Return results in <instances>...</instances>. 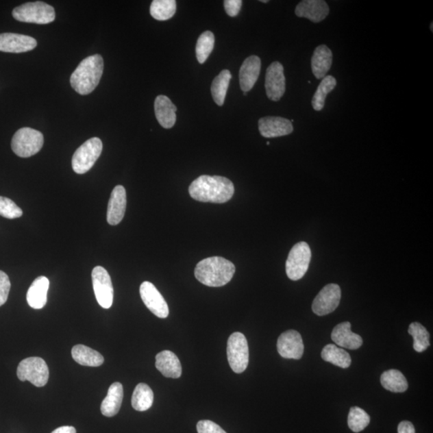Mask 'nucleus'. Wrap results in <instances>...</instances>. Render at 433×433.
Segmentation results:
<instances>
[{"instance_id":"7ed1b4c3","label":"nucleus","mask_w":433,"mask_h":433,"mask_svg":"<svg viewBox=\"0 0 433 433\" xmlns=\"http://www.w3.org/2000/svg\"><path fill=\"white\" fill-rule=\"evenodd\" d=\"M103 72L101 55H93L83 60L70 78L71 86L81 95H88L95 90Z\"/></svg>"},{"instance_id":"f03ea898","label":"nucleus","mask_w":433,"mask_h":433,"mask_svg":"<svg viewBox=\"0 0 433 433\" xmlns=\"http://www.w3.org/2000/svg\"><path fill=\"white\" fill-rule=\"evenodd\" d=\"M235 273L234 263L222 257H210L196 266L195 275L201 284L211 287L227 285Z\"/></svg>"},{"instance_id":"a878e982","label":"nucleus","mask_w":433,"mask_h":433,"mask_svg":"<svg viewBox=\"0 0 433 433\" xmlns=\"http://www.w3.org/2000/svg\"><path fill=\"white\" fill-rule=\"evenodd\" d=\"M72 356L77 363L82 366L100 367L105 361L100 352L82 345L73 347Z\"/></svg>"},{"instance_id":"c9c22d12","label":"nucleus","mask_w":433,"mask_h":433,"mask_svg":"<svg viewBox=\"0 0 433 433\" xmlns=\"http://www.w3.org/2000/svg\"><path fill=\"white\" fill-rule=\"evenodd\" d=\"M23 210L15 202L5 197H0V216L9 219L21 218Z\"/></svg>"},{"instance_id":"6ab92c4d","label":"nucleus","mask_w":433,"mask_h":433,"mask_svg":"<svg viewBox=\"0 0 433 433\" xmlns=\"http://www.w3.org/2000/svg\"><path fill=\"white\" fill-rule=\"evenodd\" d=\"M329 7L323 0H304L295 8V15L307 18L313 23H319L328 16Z\"/></svg>"},{"instance_id":"bb28decb","label":"nucleus","mask_w":433,"mask_h":433,"mask_svg":"<svg viewBox=\"0 0 433 433\" xmlns=\"http://www.w3.org/2000/svg\"><path fill=\"white\" fill-rule=\"evenodd\" d=\"M153 392L147 384L136 385L132 397V406L136 411L145 412L152 407L153 403Z\"/></svg>"},{"instance_id":"ddd939ff","label":"nucleus","mask_w":433,"mask_h":433,"mask_svg":"<svg viewBox=\"0 0 433 433\" xmlns=\"http://www.w3.org/2000/svg\"><path fill=\"white\" fill-rule=\"evenodd\" d=\"M284 66L277 61L267 68L265 88L267 97L273 101H279L286 91V79Z\"/></svg>"},{"instance_id":"4be33fe9","label":"nucleus","mask_w":433,"mask_h":433,"mask_svg":"<svg viewBox=\"0 0 433 433\" xmlns=\"http://www.w3.org/2000/svg\"><path fill=\"white\" fill-rule=\"evenodd\" d=\"M49 280L45 276H40L33 281L27 290V301L28 305L33 309H42L48 300Z\"/></svg>"},{"instance_id":"6e6552de","label":"nucleus","mask_w":433,"mask_h":433,"mask_svg":"<svg viewBox=\"0 0 433 433\" xmlns=\"http://www.w3.org/2000/svg\"><path fill=\"white\" fill-rule=\"evenodd\" d=\"M17 376L23 382L28 380L36 387H44L49 379V367L42 358H27L18 364Z\"/></svg>"},{"instance_id":"0eeeda50","label":"nucleus","mask_w":433,"mask_h":433,"mask_svg":"<svg viewBox=\"0 0 433 433\" xmlns=\"http://www.w3.org/2000/svg\"><path fill=\"white\" fill-rule=\"evenodd\" d=\"M310 260L312 251L309 245L305 242L295 244L290 249L286 262L287 277L293 281L302 279L308 270Z\"/></svg>"},{"instance_id":"412c9836","label":"nucleus","mask_w":433,"mask_h":433,"mask_svg":"<svg viewBox=\"0 0 433 433\" xmlns=\"http://www.w3.org/2000/svg\"><path fill=\"white\" fill-rule=\"evenodd\" d=\"M156 119L164 129H171L175 125L177 108L166 96L160 95L154 102Z\"/></svg>"},{"instance_id":"72a5a7b5","label":"nucleus","mask_w":433,"mask_h":433,"mask_svg":"<svg viewBox=\"0 0 433 433\" xmlns=\"http://www.w3.org/2000/svg\"><path fill=\"white\" fill-rule=\"evenodd\" d=\"M214 47V35L210 31H206L199 36L197 41L196 55L200 64H204L213 51Z\"/></svg>"},{"instance_id":"f3484780","label":"nucleus","mask_w":433,"mask_h":433,"mask_svg":"<svg viewBox=\"0 0 433 433\" xmlns=\"http://www.w3.org/2000/svg\"><path fill=\"white\" fill-rule=\"evenodd\" d=\"M261 59L257 55H251L245 60L239 71V83L243 92L251 91L260 77Z\"/></svg>"},{"instance_id":"7c9ffc66","label":"nucleus","mask_w":433,"mask_h":433,"mask_svg":"<svg viewBox=\"0 0 433 433\" xmlns=\"http://www.w3.org/2000/svg\"><path fill=\"white\" fill-rule=\"evenodd\" d=\"M177 10L175 0H153L150 6V14L155 20L168 21L174 16Z\"/></svg>"},{"instance_id":"1a4fd4ad","label":"nucleus","mask_w":433,"mask_h":433,"mask_svg":"<svg viewBox=\"0 0 433 433\" xmlns=\"http://www.w3.org/2000/svg\"><path fill=\"white\" fill-rule=\"evenodd\" d=\"M227 357L230 368L235 373H243L249 364V346L243 333L234 332L227 343Z\"/></svg>"},{"instance_id":"39448f33","label":"nucleus","mask_w":433,"mask_h":433,"mask_svg":"<svg viewBox=\"0 0 433 433\" xmlns=\"http://www.w3.org/2000/svg\"><path fill=\"white\" fill-rule=\"evenodd\" d=\"M44 135L40 131L25 127L14 134L12 151L18 157L27 158L38 153L44 145Z\"/></svg>"},{"instance_id":"f257e3e1","label":"nucleus","mask_w":433,"mask_h":433,"mask_svg":"<svg viewBox=\"0 0 433 433\" xmlns=\"http://www.w3.org/2000/svg\"><path fill=\"white\" fill-rule=\"evenodd\" d=\"M189 193L196 201L222 204L232 199L234 186L227 177L202 175L191 183Z\"/></svg>"},{"instance_id":"c85d7f7f","label":"nucleus","mask_w":433,"mask_h":433,"mask_svg":"<svg viewBox=\"0 0 433 433\" xmlns=\"http://www.w3.org/2000/svg\"><path fill=\"white\" fill-rule=\"evenodd\" d=\"M380 382L383 387L390 392L404 393L408 388V381L401 371L388 370L381 375Z\"/></svg>"},{"instance_id":"dca6fc26","label":"nucleus","mask_w":433,"mask_h":433,"mask_svg":"<svg viewBox=\"0 0 433 433\" xmlns=\"http://www.w3.org/2000/svg\"><path fill=\"white\" fill-rule=\"evenodd\" d=\"M258 129L266 138H279L293 133V125L288 119L280 116H266L258 121Z\"/></svg>"},{"instance_id":"37998d69","label":"nucleus","mask_w":433,"mask_h":433,"mask_svg":"<svg viewBox=\"0 0 433 433\" xmlns=\"http://www.w3.org/2000/svg\"><path fill=\"white\" fill-rule=\"evenodd\" d=\"M432 26H433V23H431V31H432V32H433V29H432Z\"/></svg>"},{"instance_id":"ea45409f","label":"nucleus","mask_w":433,"mask_h":433,"mask_svg":"<svg viewBox=\"0 0 433 433\" xmlns=\"http://www.w3.org/2000/svg\"><path fill=\"white\" fill-rule=\"evenodd\" d=\"M398 433H416L415 428L409 421H402L398 425Z\"/></svg>"},{"instance_id":"2eb2a0df","label":"nucleus","mask_w":433,"mask_h":433,"mask_svg":"<svg viewBox=\"0 0 433 433\" xmlns=\"http://www.w3.org/2000/svg\"><path fill=\"white\" fill-rule=\"evenodd\" d=\"M37 41L33 37L16 33L0 34V51L23 53L36 48Z\"/></svg>"},{"instance_id":"a211bd4d","label":"nucleus","mask_w":433,"mask_h":433,"mask_svg":"<svg viewBox=\"0 0 433 433\" xmlns=\"http://www.w3.org/2000/svg\"><path fill=\"white\" fill-rule=\"evenodd\" d=\"M127 205L124 186H116L112 190L107 211V221L111 225H119L123 219Z\"/></svg>"},{"instance_id":"79ce46f5","label":"nucleus","mask_w":433,"mask_h":433,"mask_svg":"<svg viewBox=\"0 0 433 433\" xmlns=\"http://www.w3.org/2000/svg\"><path fill=\"white\" fill-rule=\"evenodd\" d=\"M261 2H262V3H268V2H269V1H267V0H262V1H261Z\"/></svg>"},{"instance_id":"9b49d317","label":"nucleus","mask_w":433,"mask_h":433,"mask_svg":"<svg viewBox=\"0 0 433 433\" xmlns=\"http://www.w3.org/2000/svg\"><path fill=\"white\" fill-rule=\"evenodd\" d=\"M341 289L337 284L325 286L312 304V310L319 317H323L334 312L340 305Z\"/></svg>"},{"instance_id":"9d476101","label":"nucleus","mask_w":433,"mask_h":433,"mask_svg":"<svg viewBox=\"0 0 433 433\" xmlns=\"http://www.w3.org/2000/svg\"><path fill=\"white\" fill-rule=\"evenodd\" d=\"M94 293L99 305L105 309H110L114 303V286L111 277L105 268L98 266L92 272Z\"/></svg>"},{"instance_id":"a19ab883","label":"nucleus","mask_w":433,"mask_h":433,"mask_svg":"<svg viewBox=\"0 0 433 433\" xmlns=\"http://www.w3.org/2000/svg\"><path fill=\"white\" fill-rule=\"evenodd\" d=\"M51 433H77L76 428L73 426H62L56 428Z\"/></svg>"},{"instance_id":"58836bf2","label":"nucleus","mask_w":433,"mask_h":433,"mask_svg":"<svg viewBox=\"0 0 433 433\" xmlns=\"http://www.w3.org/2000/svg\"><path fill=\"white\" fill-rule=\"evenodd\" d=\"M243 5V1L241 0H225L224 7L225 12L227 15L232 17H235L238 15L240 10Z\"/></svg>"},{"instance_id":"f8f14e48","label":"nucleus","mask_w":433,"mask_h":433,"mask_svg":"<svg viewBox=\"0 0 433 433\" xmlns=\"http://www.w3.org/2000/svg\"><path fill=\"white\" fill-rule=\"evenodd\" d=\"M140 295L143 303L158 318L168 317L169 310L166 301L151 282L145 281L140 286Z\"/></svg>"},{"instance_id":"4468645a","label":"nucleus","mask_w":433,"mask_h":433,"mask_svg":"<svg viewBox=\"0 0 433 433\" xmlns=\"http://www.w3.org/2000/svg\"><path fill=\"white\" fill-rule=\"evenodd\" d=\"M277 349L280 355L285 359H301L304 351L302 336L295 330L282 333L277 340Z\"/></svg>"},{"instance_id":"cd10ccee","label":"nucleus","mask_w":433,"mask_h":433,"mask_svg":"<svg viewBox=\"0 0 433 433\" xmlns=\"http://www.w3.org/2000/svg\"><path fill=\"white\" fill-rule=\"evenodd\" d=\"M323 360L342 369L349 368L351 358L349 353L335 345H328L323 347L321 352Z\"/></svg>"},{"instance_id":"473e14b6","label":"nucleus","mask_w":433,"mask_h":433,"mask_svg":"<svg viewBox=\"0 0 433 433\" xmlns=\"http://www.w3.org/2000/svg\"><path fill=\"white\" fill-rule=\"evenodd\" d=\"M336 78L332 76L325 77L323 79L312 99V107L315 111L323 110L327 94L336 88Z\"/></svg>"},{"instance_id":"e433bc0d","label":"nucleus","mask_w":433,"mask_h":433,"mask_svg":"<svg viewBox=\"0 0 433 433\" xmlns=\"http://www.w3.org/2000/svg\"><path fill=\"white\" fill-rule=\"evenodd\" d=\"M10 289V280L6 273L0 271V307L7 302Z\"/></svg>"},{"instance_id":"b1692460","label":"nucleus","mask_w":433,"mask_h":433,"mask_svg":"<svg viewBox=\"0 0 433 433\" xmlns=\"http://www.w3.org/2000/svg\"><path fill=\"white\" fill-rule=\"evenodd\" d=\"M124 397L123 386L119 382L111 384L106 397L103 399L101 411L103 416L112 417L119 412Z\"/></svg>"},{"instance_id":"f704fd0d","label":"nucleus","mask_w":433,"mask_h":433,"mask_svg":"<svg viewBox=\"0 0 433 433\" xmlns=\"http://www.w3.org/2000/svg\"><path fill=\"white\" fill-rule=\"evenodd\" d=\"M370 417L363 409L359 407H352L348 414L347 423L350 430L354 432L363 431L369 426Z\"/></svg>"},{"instance_id":"393cba45","label":"nucleus","mask_w":433,"mask_h":433,"mask_svg":"<svg viewBox=\"0 0 433 433\" xmlns=\"http://www.w3.org/2000/svg\"><path fill=\"white\" fill-rule=\"evenodd\" d=\"M332 51L326 45H320L315 49L312 58V69L314 76L319 79L326 77L332 65Z\"/></svg>"},{"instance_id":"4c0bfd02","label":"nucleus","mask_w":433,"mask_h":433,"mask_svg":"<svg viewBox=\"0 0 433 433\" xmlns=\"http://www.w3.org/2000/svg\"><path fill=\"white\" fill-rule=\"evenodd\" d=\"M197 430L199 433H227L219 425L210 421H200L197 423Z\"/></svg>"},{"instance_id":"20e7f679","label":"nucleus","mask_w":433,"mask_h":433,"mask_svg":"<svg viewBox=\"0 0 433 433\" xmlns=\"http://www.w3.org/2000/svg\"><path fill=\"white\" fill-rule=\"evenodd\" d=\"M12 16L17 21L48 25L55 20V9L49 4L37 1L22 4L14 9Z\"/></svg>"},{"instance_id":"c756f323","label":"nucleus","mask_w":433,"mask_h":433,"mask_svg":"<svg viewBox=\"0 0 433 433\" xmlns=\"http://www.w3.org/2000/svg\"><path fill=\"white\" fill-rule=\"evenodd\" d=\"M232 73L227 69L223 70L212 83L211 94L214 102L219 106H223L229 88Z\"/></svg>"},{"instance_id":"2f4dec72","label":"nucleus","mask_w":433,"mask_h":433,"mask_svg":"<svg viewBox=\"0 0 433 433\" xmlns=\"http://www.w3.org/2000/svg\"><path fill=\"white\" fill-rule=\"evenodd\" d=\"M408 333L413 338V348L417 352H423L430 346V336L422 324L414 322L408 328Z\"/></svg>"},{"instance_id":"aec40b11","label":"nucleus","mask_w":433,"mask_h":433,"mask_svg":"<svg viewBox=\"0 0 433 433\" xmlns=\"http://www.w3.org/2000/svg\"><path fill=\"white\" fill-rule=\"evenodd\" d=\"M351 325L349 322L338 324L333 329L332 340L336 345L347 349L356 350L363 345L361 336L351 331Z\"/></svg>"},{"instance_id":"5701e85b","label":"nucleus","mask_w":433,"mask_h":433,"mask_svg":"<svg viewBox=\"0 0 433 433\" xmlns=\"http://www.w3.org/2000/svg\"><path fill=\"white\" fill-rule=\"evenodd\" d=\"M157 369L168 378L177 379L181 378L182 367L178 357L171 351L159 352L156 356Z\"/></svg>"},{"instance_id":"423d86ee","label":"nucleus","mask_w":433,"mask_h":433,"mask_svg":"<svg viewBox=\"0 0 433 433\" xmlns=\"http://www.w3.org/2000/svg\"><path fill=\"white\" fill-rule=\"evenodd\" d=\"M103 150V144L100 138H92L84 143L74 153L72 166L75 173L84 174L92 168Z\"/></svg>"}]
</instances>
